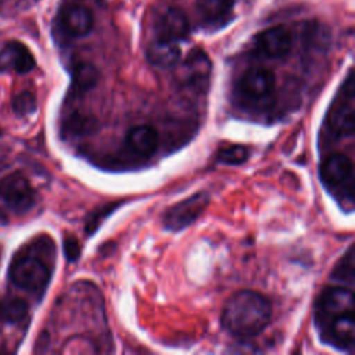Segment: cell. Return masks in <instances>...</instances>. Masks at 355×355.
Returning <instances> with one entry per match:
<instances>
[{
	"mask_svg": "<svg viewBox=\"0 0 355 355\" xmlns=\"http://www.w3.org/2000/svg\"><path fill=\"white\" fill-rule=\"evenodd\" d=\"M272 318V304L261 293L241 290L234 293L222 311V326L232 336L251 338L259 334Z\"/></svg>",
	"mask_w": 355,
	"mask_h": 355,
	"instance_id": "obj_1",
	"label": "cell"
},
{
	"mask_svg": "<svg viewBox=\"0 0 355 355\" xmlns=\"http://www.w3.org/2000/svg\"><path fill=\"white\" fill-rule=\"evenodd\" d=\"M54 261V245L47 237L24 245L15 252L8 275L11 282L32 293H43L50 282Z\"/></svg>",
	"mask_w": 355,
	"mask_h": 355,
	"instance_id": "obj_2",
	"label": "cell"
},
{
	"mask_svg": "<svg viewBox=\"0 0 355 355\" xmlns=\"http://www.w3.org/2000/svg\"><path fill=\"white\" fill-rule=\"evenodd\" d=\"M354 111H355L354 78H352V71H349L326 118V128L333 137H343V136L352 135Z\"/></svg>",
	"mask_w": 355,
	"mask_h": 355,
	"instance_id": "obj_3",
	"label": "cell"
},
{
	"mask_svg": "<svg viewBox=\"0 0 355 355\" xmlns=\"http://www.w3.org/2000/svg\"><path fill=\"white\" fill-rule=\"evenodd\" d=\"M211 72L212 64L207 53L200 49H194L178 65L175 79L182 87L190 92L204 93L209 86Z\"/></svg>",
	"mask_w": 355,
	"mask_h": 355,
	"instance_id": "obj_4",
	"label": "cell"
},
{
	"mask_svg": "<svg viewBox=\"0 0 355 355\" xmlns=\"http://www.w3.org/2000/svg\"><path fill=\"white\" fill-rule=\"evenodd\" d=\"M320 178L323 184L352 204L354 189V164L345 154H333L327 157L320 166Z\"/></svg>",
	"mask_w": 355,
	"mask_h": 355,
	"instance_id": "obj_5",
	"label": "cell"
},
{
	"mask_svg": "<svg viewBox=\"0 0 355 355\" xmlns=\"http://www.w3.org/2000/svg\"><path fill=\"white\" fill-rule=\"evenodd\" d=\"M0 197L15 212H26L35 204V191L28 179L14 172L0 180Z\"/></svg>",
	"mask_w": 355,
	"mask_h": 355,
	"instance_id": "obj_6",
	"label": "cell"
},
{
	"mask_svg": "<svg viewBox=\"0 0 355 355\" xmlns=\"http://www.w3.org/2000/svg\"><path fill=\"white\" fill-rule=\"evenodd\" d=\"M209 196L208 193H196L191 197L171 207L164 218V225L169 230H182L191 225L208 207Z\"/></svg>",
	"mask_w": 355,
	"mask_h": 355,
	"instance_id": "obj_7",
	"label": "cell"
},
{
	"mask_svg": "<svg viewBox=\"0 0 355 355\" xmlns=\"http://www.w3.org/2000/svg\"><path fill=\"white\" fill-rule=\"evenodd\" d=\"M354 312V293L347 287H329L326 288L316 306V322L319 326L329 322L331 318Z\"/></svg>",
	"mask_w": 355,
	"mask_h": 355,
	"instance_id": "obj_8",
	"label": "cell"
},
{
	"mask_svg": "<svg viewBox=\"0 0 355 355\" xmlns=\"http://www.w3.org/2000/svg\"><path fill=\"white\" fill-rule=\"evenodd\" d=\"M320 331L323 338L331 345L343 351H351L355 340L354 312H345L331 318L320 326Z\"/></svg>",
	"mask_w": 355,
	"mask_h": 355,
	"instance_id": "obj_9",
	"label": "cell"
},
{
	"mask_svg": "<svg viewBox=\"0 0 355 355\" xmlns=\"http://www.w3.org/2000/svg\"><path fill=\"white\" fill-rule=\"evenodd\" d=\"M291 33L286 26H272L262 31L255 37V47L258 53L268 58L284 57L291 49Z\"/></svg>",
	"mask_w": 355,
	"mask_h": 355,
	"instance_id": "obj_10",
	"label": "cell"
},
{
	"mask_svg": "<svg viewBox=\"0 0 355 355\" xmlns=\"http://www.w3.org/2000/svg\"><path fill=\"white\" fill-rule=\"evenodd\" d=\"M93 22L94 18L92 11L83 4H67L60 12L61 28L71 37L86 36L92 31Z\"/></svg>",
	"mask_w": 355,
	"mask_h": 355,
	"instance_id": "obj_11",
	"label": "cell"
},
{
	"mask_svg": "<svg viewBox=\"0 0 355 355\" xmlns=\"http://www.w3.org/2000/svg\"><path fill=\"white\" fill-rule=\"evenodd\" d=\"M275 85V73L270 69L251 68L241 76L239 89L250 98H263L273 92Z\"/></svg>",
	"mask_w": 355,
	"mask_h": 355,
	"instance_id": "obj_12",
	"label": "cell"
},
{
	"mask_svg": "<svg viewBox=\"0 0 355 355\" xmlns=\"http://www.w3.org/2000/svg\"><path fill=\"white\" fill-rule=\"evenodd\" d=\"M35 67V58L29 49L17 40H10L0 49V69H14L26 73Z\"/></svg>",
	"mask_w": 355,
	"mask_h": 355,
	"instance_id": "obj_13",
	"label": "cell"
},
{
	"mask_svg": "<svg viewBox=\"0 0 355 355\" xmlns=\"http://www.w3.org/2000/svg\"><path fill=\"white\" fill-rule=\"evenodd\" d=\"M189 31V19L186 14L178 7L166 8L157 22L158 37L169 39L173 42L187 37Z\"/></svg>",
	"mask_w": 355,
	"mask_h": 355,
	"instance_id": "obj_14",
	"label": "cell"
},
{
	"mask_svg": "<svg viewBox=\"0 0 355 355\" xmlns=\"http://www.w3.org/2000/svg\"><path fill=\"white\" fill-rule=\"evenodd\" d=\"M146 57L150 64L159 68H169L179 62L180 60V49L176 42L157 37L150 43L146 51Z\"/></svg>",
	"mask_w": 355,
	"mask_h": 355,
	"instance_id": "obj_15",
	"label": "cell"
},
{
	"mask_svg": "<svg viewBox=\"0 0 355 355\" xmlns=\"http://www.w3.org/2000/svg\"><path fill=\"white\" fill-rule=\"evenodd\" d=\"M233 4L234 0H198L197 11L205 25L219 26L230 19Z\"/></svg>",
	"mask_w": 355,
	"mask_h": 355,
	"instance_id": "obj_16",
	"label": "cell"
},
{
	"mask_svg": "<svg viewBox=\"0 0 355 355\" xmlns=\"http://www.w3.org/2000/svg\"><path fill=\"white\" fill-rule=\"evenodd\" d=\"M128 147L143 157L151 155L158 147V133L148 125H137L126 135Z\"/></svg>",
	"mask_w": 355,
	"mask_h": 355,
	"instance_id": "obj_17",
	"label": "cell"
},
{
	"mask_svg": "<svg viewBox=\"0 0 355 355\" xmlns=\"http://www.w3.org/2000/svg\"><path fill=\"white\" fill-rule=\"evenodd\" d=\"M98 79V71L89 62H79L72 71V89L76 93H83L92 89Z\"/></svg>",
	"mask_w": 355,
	"mask_h": 355,
	"instance_id": "obj_18",
	"label": "cell"
},
{
	"mask_svg": "<svg viewBox=\"0 0 355 355\" xmlns=\"http://www.w3.org/2000/svg\"><path fill=\"white\" fill-rule=\"evenodd\" d=\"M28 305L21 298H8L0 304V319L8 323H17L26 316Z\"/></svg>",
	"mask_w": 355,
	"mask_h": 355,
	"instance_id": "obj_19",
	"label": "cell"
},
{
	"mask_svg": "<svg viewBox=\"0 0 355 355\" xmlns=\"http://www.w3.org/2000/svg\"><path fill=\"white\" fill-rule=\"evenodd\" d=\"M248 148L244 146H229L218 153V161L226 165H240L248 158Z\"/></svg>",
	"mask_w": 355,
	"mask_h": 355,
	"instance_id": "obj_20",
	"label": "cell"
},
{
	"mask_svg": "<svg viewBox=\"0 0 355 355\" xmlns=\"http://www.w3.org/2000/svg\"><path fill=\"white\" fill-rule=\"evenodd\" d=\"M333 277L338 280H347L349 283L354 282V255L352 247L348 248V252L340 259L333 272Z\"/></svg>",
	"mask_w": 355,
	"mask_h": 355,
	"instance_id": "obj_21",
	"label": "cell"
},
{
	"mask_svg": "<svg viewBox=\"0 0 355 355\" xmlns=\"http://www.w3.org/2000/svg\"><path fill=\"white\" fill-rule=\"evenodd\" d=\"M12 108L19 116L32 114L36 110V98L31 92H22L14 98Z\"/></svg>",
	"mask_w": 355,
	"mask_h": 355,
	"instance_id": "obj_22",
	"label": "cell"
},
{
	"mask_svg": "<svg viewBox=\"0 0 355 355\" xmlns=\"http://www.w3.org/2000/svg\"><path fill=\"white\" fill-rule=\"evenodd\" d=\"M89 125H90L89 118L82 116V115H78V114L72 115L68 121H65V129H67L68 132L75 133V135H78V133L86 130Z\"/></svg>",
	"mask_w": 355,
	"mask_h": 355,
	"instance_id": "obj_23",
	"label": "cell"
},
{
	"mask_svg": "<svg viewBox=\"0 0 355 355\" xmlns=\"http://www.w3.org/2000/svg\"><path fill=\"white\" fill-rule=\"evenodd\" d=\"M64 251H65V257L69 261H73L79 257V245L78 241L73 237H67L64 240Z\"/></svg>",
	"mask_w": 355,
	"mask_h": 355,
	"instance_id": "obj_24",
	"label": "cell"
}]
</instances>
